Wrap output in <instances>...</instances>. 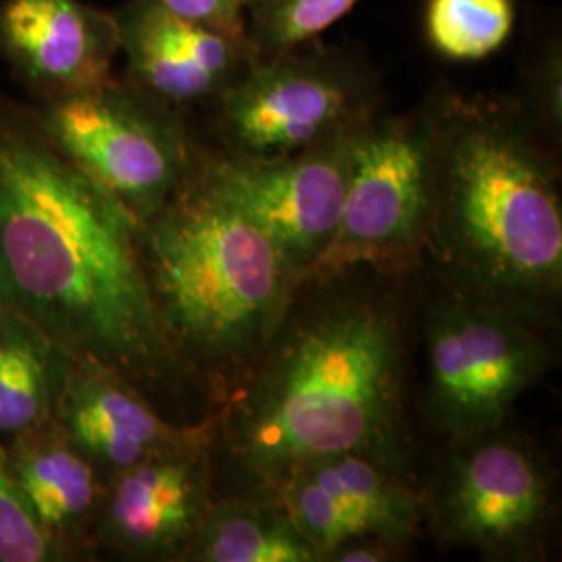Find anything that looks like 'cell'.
<instances>
[{
    "mask_svg": "<svg viewBox=\"0 0 562 562\" xmlns=\"http://www.w3.org/2000/svg\"><path fill=\"white\" fill-rule=\"evenodd\" d=\"M427 232L464 294L522 311L561 290L557 173L521 111L504 102L434 101Z\"/></svg>",
    "mask_w": 562,
    "mask_h": 562,
    "instance_id": "3",
    "label": "cell"
},
{
    "mask_svg": "<svg viewBox=\"0 0 562 562\" xmlns=\"http://www.w3.org/2000/svg\"><path fill=\"white\" fill-rule=\"evenodd\" d=\"M434 102L406 117L373 113L355 130L340 227L317 271L411 248L427 232L434 180Z\"/></svg>",
    "mask_w": 562,
    "mask_h": 562,
    "instance_id": "8",
    "label": "cell"
},
{
    "mask_svg": "<svg viewBox=\"0 0 562 562\" xmlns=\"http://www.w3.org/2000/svg\"><path fill=\"white\" fill-rule=\"evenodd\" d=\"M50 417L102 475L209 448L215 419L171 422L138 385L101 362L60 350Z\"/></svg>",
    "mask_w": 562,
    "mask_h": 562,
    "instance_id": "11",
    "label": "cell"
},
{
    "mask_svg": "<svg viewBox=\"0 0 562 562\" xmlns=\"http://www.w3.org/2000/svg\"><path fill=\"white\" fill-rule=\"evenodd\" d=\"M294 471H304L334 494L375 538L404 540L422 519V496L402 482L398 471L371 457L341 452Z\"/></svg>",
    "mask_w": 562,
    "mask_h": 562,
    "instance_id": "17",
    "label": "cell"
},
{
    "mask_svg": "<svg viewBox=\"0 0 562 562\" xmlns=\"http://www.w3.org/2000/svg\"><path fill=\"white\" fill-rule=\"evenodd\" d=\"M27 104L63 157L138 223L180 190L201 157L180 113L125 80Z\"/></svg>",
    "mask_w": 562,
    "mask_h": 562,
    "instance_id": "6",
    "label": "cell"
},
{
    "mask_svg": "<svg viewBox=\"0 0 562 562\" xmlns=\"http://www.w3.org/2000/svg\"><path fill=\"white\" fill-rule=\"evenodd\" d=\"M113 18L125 57L123 80L180 115L211 106L255 59L248 41L183 20L159 0H127Z\"/></svg>",
    "mask_w": 562,
    "mask_h": 562,
    "instance_id": "13",
    "label": "cell"
},
{
    "mask_svg": "<svg viewBox=\"0 0 562 562\" xmlns=\"http://www.w3.org/2000/svg\"><path fill=\"white\" fill-rule=\"evenodd\" d=\"M186 561H322L285 508L276 501L211 503Z\"/></svg>",
    "mask_w": 562,
    "mask_h": 562,
    "instance_id": "16",
    "label": "cell"
},
{
    "mask_svg": "<svg viewBox=\"0 0 562 562\" xmlns=\"http://www.w3.org/2000/svg\"><path fill=\"white\" fill-rule=\"evenodd\" d=\"M140 223L146 280L171 344L199 385L225 396L288 313L296 278L261 229L202 169Z\"/></svg>",
    "mask_w": 562,
    "mask_h": 562,
    "instance_id": "4",
    "label": "cell"
},
{
    "mask_svg": "<svg viewBox=\"0 0 562 562\" xmlns=\"http://www.w3.org/2000/svg\"><path fill=\"white\" fill-rule=\"evenodd\" d=\"M165 9L183 20L201 23L232 38H246L248 0H159Z\"/></svg>",
    "mask_w": 562,
    "mask_h": 562,
    "instance_id": "22",
    "label": "cell"
},
{
    "mask_svg": "<svg viewBox=\"0 0 562 562\" xmlns=\"http://www.w3.org/2000/svg\"><path fill=\"white\" fill-rule=\"evenodd\" d=\"M0 562H65L32 517L13 480L7 446L0 440Z\"/></svg>",
    "mask_w": 562,
    "mask_h": 562,
    "instance_id": "21",
    "label": "cell"
},
{
    "mask_svg": "<svg viewBox=\"0 0 562 562\" xmlns=\"http://www.w3.org/2000/svg\"><path fill=\"white\" fill-rule=\"evenodd\" d=\"M390 546L392 542L375 538V536H364L350 542L341 543L340 548L329 557V561L340 562H378L385 561L390 557Z\"/></svg>",
    "mask_w": 562,
    "mask_h": 562,
    "instance_id": "24",
    "label": "cell"
},
{
    "mask_svg": "<svg viewBox=\"0 0 562 562\" xmlns=\"http://www.w3.org/2000/svg\"><path fill=\"white\" fill-rule=\"evenodd\" d=\"M513 0H429L425 36L431 48L450 60H482L510 38Z\"/></svg>",
    "mask_w": 562,
    "mask_h": 562,
    "instance_id": "19",
    "label": "cell"
},
{
    "mask_svg": "<svg viewBox=\"0 0 562 562\" xmlns=\"http://www.w3.org/2000/svg\"><path fill=\"white\" fill-rule=\"evenodd\" d=\"M357 127L271 161L202 153L204 173L278 248L296 281L315 271L338 234Z\"/></svg>",
    "mask_w": 562,
    "mask_h": 562,
    "instance_id": "9",
    "label": "cell"
},
{
    "mask_svg": "<svg viewBox=\"0 0 562 562\" xmlns=\"http://www.w3.org/2000/svg\"><path fill=\"white\" fill-rule=\"evenodd\" d=\"M498 431L461 440L436 508L452 542L504 559L538 546L550 513V477L531 448Z\"/></svg>",
    "mask_w": 562,
    "mask_h": 562,
    "instance_id": "10",
    "label": "cell"
},
{
    "mask_svg": "<svg viewBox=\"0 0 562 562\" xmlns=\"http://www.w3.org/2000/svg\"><path fill=\"white\" fill-rule=\"evenodd\" d=\"M427 361L429 415L461 442L503 427L513 404L542 373L546 350L521 311L462 294L434 311Z\"/></svg>",
    "mask_w": 562,
    "mask_h": 562,
    "instance_id": "7",
    "label": "cell"
},
{
    "mask_svg": "<svg viewBox=\"0 0 562 562\" xmlns=\"http://www.w3.org/2000/svg\"><path fill=\"white\" fill-rule=\"evenodd\" d=\"M4 315H7V313H4V311H2V306H0V325L4 322Z\"/></svg>",
    "mask_w": 562,
    "mask_h": 562,
    "instance_id": "25",
    "label": "cell"
},
{
    "mask_svg": "<svg viewBox=\"0 0 562 562\" xmlns=\"http://www.w3.org/2000/svg\"><path fill=\"white\" fill-rule=\"evenodd\" d=\"M533 97L538 111L550 130L561 127V48L552 46L536 69Z\"/></svg>",
    "mask_w": 562,
    "mask_h": 562,
    "instance_id": "23",
    "label": "cell"
},
{
    "mask_svg": "<svg viewBox=\"0 0 562 562\" xmlns=\"http://www.w3.org/2000/svg\"><path fill=\"white\" fill-rule=\"evenodd\" d=\"M140 223L63 157L27 102L0 94V306L155 402L199 385L153 299Z\"/></svg>",
    "mask_w": 562,
    "mask_h": 562,
    "instance_id": "1",
    "label": "cell"
},
{
    "mask_svg": "<svg viewBox=\"0 0 562 562\" xmlns=\"http://www.w3.org/2000/svg\"><path fill=\"white\" fill-rule=\"evenodd\" d=\"M13 480L32 517L65 562L97 557L104 475L48 417L4 442Z\"/></svg>",
    "mask_w": 562,
    "mask_h": 562,
    "instance_id": "15",
    "label": "cell"
},
{
    "mask_svg": "<svg viewBox=\"0 0 562 562\" xmlns=\"http://www.w3.org/2000/svg\"><path fill=\"white\" fill-rule=\"evenodd\" d=\"M378 80L352 50L319 41L255 57L211 104L223 153L271 161L369 120Z\"/></svg>",
    "mask_w": 562,
    "mask_h": 562,
    "instance_id": "5",
    "label": "cell"
},
{
    "mask_svg": "<svg viewBox=\"0 0 562 562\" xmlns=\"http://www.w3.org/2000/svg\"><path fill=\"white\" fill-rule=\"evenodd\" d=\"M401 338L394 311L371 296H336L281 319L225 401L220 422L232 459L269 490L301 464L341 452L394 467Z\"/></svg>",
    "mask_w": 562,
    "mask_h": 562,
    "instance_id": "2",
    "label": "cell"
},
{
    "mask_svg": "<svg viewBox=\"0 0 562 562\" xmlns=\"http://www.w3.org/2000/svg\"><path fill=\"white\" fill-rule=\"evenodd\" d=\"M120 32L113 11L83 0H0V57L30 101L113 80Z\"/></svg>",
    "mask_w": 562,
    "mask_h": 562,
    "instance_id": "14",
    "label": "cell"
},
{
    "mask_svg": "<svg viewBox=\"0 0 562 562\" xmlns=\"http://www.w3.org/2000/svg\"><path fill=\"white\" fill-rule=\"evenodd\" d=\"M59 348L30 325L4 315L0 325V440L46 422L59 367Z\"/></svg>",
    "mask_w": 562,
    "mask_h": 562,
    "instance_id": "18",
    "label": "cell"
},
{
    "mask_svg": "<svg viewBox=\"0 0 562 562\" xmlns=\"http://www.w3.org/2000/svg\"><path fill=\"white\" fill-rule=\"evenodd\" d=\"M361 0H248L246 38L255 57L319 41L323 32Z\"/></svg>",
    "mask_w": 562,
    "mask_h": 562,
    "instance_id": "20",
    "label": "cell"
},
{
    "mask_svg": "<svg viewBox=\"0 0 562 562\" xmlns=\"http://www.w3.org/2000/svg\"><path fill=\"white\" fill-rule=\"evenodd\" d=\"M209 506V448L148 459L104 475L97 554L186 561Z\"/></svg>",
    "mask_w": 562,
    "mask_h": 562,
    "instance_id": "12",
    "label": "cell"
}]
</instances>
